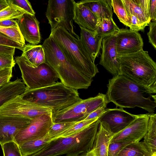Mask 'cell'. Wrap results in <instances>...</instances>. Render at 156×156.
<instances>
[{
  "mask_svg": "<svg viewBox=\"0 0 156 156\" xmlns=\"http://www.w3.org/2000/svg\"><path fill=\"white\" fill-rule=\"evenodd\" d=\"M0 45L15 48L22 51L25 45L17 43L0 32Z\"/></svg>",
  "mask_w": 156,
  "mask_h": 156,
  "instance_id": "37",
  "label": "cell"
},
{
  "mask_svg": "<svg viewBox=\"0 0 156 156\" xmlns=\"http://www.w3.org/2000/svg\"><path fill=\"white\" fill-rule=\"evenodd\" d=\"M98 117L77 122L60 134L57 138L69 137L74 135L98 119ZM56 138V139H57Z\"/></svg>",
  "mask_w": 156,
  "mask_h": 156,
  "instance_id": "31",
  "label": "cell"
},
{
  "mask_svg": "<svg viewBox=\"0 0 156 156\" xmlns=\"http://www.w3.org/2000/svg\"><path fill=\"white\" fill-rule=\"evenodd\" d=\"M149 30L147 33L149 42L156 49V21L150 22L148 25Z\"/></svg>",
  "mask_w": 156,
  "mask_h": 156,
  "instance_id": "40",
  "label": "cell"
},
{
  "mask_svg": "<svg viewBox=\"0 0 156 156\" xmlns=\"http://www.w3.org/2000/svg\"><path fill=\"white\" fill-rule=\"evenodd\" d=\"M9 5L7 0H0V11Z\"/></svg>",
  "mask_w": 156,
  "mask_h": 156,
  "instance_id": "46",
  "label": "cell"
},
{
  "mask_svg": "<svg viewBox=\"0 0 156 156\" xmlns=\"http://www.w3.org/2000/svg\"><path fill=\"white\" fill-rule=\"evenodd\" d=\"M18 27L24 39L29 43L37 45L41 42L39 22L35 15L24 13L17 20Z\"/></svg>",
  "mask_w": 156,
  "mask_h": 156,
  "instance_id": "17",
  "label": "cell"
},
{
  "mask_svg": "<svg viewBox=\"0 0 156 156\" xmlns=\"http://www.w3.org/2000/svg\"><path fill=\"white\" fill-rule=\"evenodd\" d=\"M144 142L152 156H156V114L149 113L147 130Z\"/></svg>",
  "mask_w": 156,
  "mask_h": 156,
  "instance_id": "25",
  "label": "cell"
},
{
  "mask_svg": "<svg viewBox=\"0 0 156 156\" xmlns=\"http://www.w3.org/2000/svg\"><path fill=\"white\" fill-rule=\"evenodd\" d=\"M106 94L99 93L95 97L82 99L66 108L52 112L53 123L71 122L83 120L91 112L109 103Z\"/></svg>",
  "mask_w": 156,
  "mask_h": 156,
  "instance_id": "8",
  "label": "cell"
},
{
  "mask_svg": "<svg viewBox=\"0 0 156 156\" xmlns=\"http://www.w3.org/2000/svg\"><path fill=\"white\" fill-rule=\"evenodd\" d=\"M15 48L13 47L0 45V53L14 55Z\"/></svg>",
  "mask_w": 156,
  "mask_h": 156,
  "instance_id": "45",
  "label": "cell"
},
{
  "mask_svg": "<svg viewBox=\"0 0 156 156\" xmlns=\"http://www.w3.org/2000/svg\"><path fill=\"white\" fill-rule=\"evenodd\" d=\"M32 119L0 114V144L14 141L18 133L27 126Z\"/></svg>",
  "mask_w": 156,
  "mask_h": 156,
  "instance_id": "16",
  "label": "cell"
},
{
  "mask_svg": "<svg viewBox=\"0 0 156 156\" xmlns=\"http://www.w3.org/2000/svg\"><path fill=\"white\" fill-rule=\"evenodd\" d=\"M76 123L71 122L53 123L50 128L47 134L51 141L57 138L60 134Z\"/></svg>",
  "mask_w": 156,
  "mask_h": 156,
  "instance_id": "33",
  "label": "cell"
},
{
  "mask_svg": "<svg viewBox=\"0 0 156 156\" xmlns=\"http://www.w3.org/2000/svg\"><path fill=\"white\" fill-rule=\"evenodd\" d=\"M76 2L73 0H49L46 16L50 25L51 30L61 27L77 39H80L74 30V10Z\"/></svg>",
  "mask_w": 156,
  "mask_h": 156,
  "instance_id": "9",
  "label": "cell"
},
{
  "mask_svg": "<svg viewBox=\"0 0 156 156\" xmlns=\"http://www.w3.org/2000/svg\"><path fill=\"white\" fill-rule=\"evenodd\" d=\"M126 10L146 26L151 22L149 15L150 0H122Z\"/></svg>",
  "mask_w": 156,
  "mask_h": 156,
  "instance_id": "21",
  "label": "cell"
},
{
  "mask_svg": "<svg viewBox=\"0 0 156 156\" xmlns=\"http://www.w3.org/2000/svg\"><path fill=\"white\" fill-rule=\"evenodd\" d=\"M42 45L46 62L55 70L65 86L77 90L87 89L90 86L92 79L82 73L67 60L51 35Z\"/></svg>",
  "mask_w": 156,
  "mask_h": 156,
  "instance_id": "3",
  "label": "cell"
},
{
  "mask_svg": "<svg viewBox=\"0 0 156 156\" xmlns=\"http://www.w3.org/2000/svg\"><path fill=\"white\" fill-rule=\"evenodd\" d=\"M1 146L4 156H22L19 145L14 141L6 143Z\"/></svg>",
  "mask_w": 156,
  "mask_h": 156,
  "instance_id": "34",
  "label": "cell"
},
{
  "mask_svg": "<svg viewBox=\"0 0 156 156\" xmlns=\"http://www.w3.org/2000/svg\"><path fill=\"white\" fill-rule=\"evenodd\" d=\"M149 15L151 20L156 21V0L150 1Z\"/></svg>",
  "mask_w": 156,
  "mask_h": 156,
  "instance_id": "44",
  "label": "cell"
},
{
  "mask_svg": "<svg viewBox=\"0 0 156 156\" xmlns=\"http://www.w3.org/2000/svg\"><path fill=\"white\" fill-rule=\"evenodd\" d=\"M74 21L80 27L94 31L100 22L88 8L78 2L75 5Z\"/></svg>",
  "mask_w": 156,
  "mask_h": 156,
  "instance_id": "19",
  "label": "cell"
},
{
  "mask_svg": "<svg viewBox=\"0 0 156 156\" xmlns=\"http://www.w3.org/2000/svg\"><path fill=\"white\" fill-rule=\"evenodd\" d=\"M0 27H18L17 20L8 19L0 21Z\"/></svg>",
  "mask_w": 156,
  "mask_h": 156,
  "instance_id": "43",
  "label": "cell"
},
{
  "mask_svg": "<svg viewBox=\"0 0 156 156\" xmlns=\"http://www.w3.org/2000/svg\"><path fill=\"white\" fill-rule=\"evenodd\" d=\"M13 68L0 69V86L10 81L12 77Z\"/></svg>",
  "mask_w": 156,
  "mask_h": 156,
  "instance_id": "41",
  "label": "cell"
},
{
  "mask_svg": "<svg viewBox=\"0 0 156 156\" xmlns=\"http://www.w3.org/2000/svg\"><path fill=\"white\" fill-rule=\"evenodd\" d=\"M119 29L113 18H105L100 21L94 31L98 36L103 38L117 33Z\"/></svg>",
  "mask_w": 156,
  "mask_h": 156,
  "instance_id": "28",
  "label": "cell"
},
{
  "mask_svg": "<svg viewBox=\"0 0 156 156\" xmlns=\"http://www.w3.org/2000/svg\"><path fill=\"white\" fill-rule=\"evenodd\" d=\"M106 96L110 102L120 108H134L137 107L154 113L156 98L147 89L123 75L109 80Z\"/></svg>",
  "mask_w": 156,
  "mask_h": 156,
  "instance_id": "1",
  "label": "cell"
},
{
  "mask_svg": "<svg viewBox=\"0 0 156 156\" xmlns=\"http://www.w3.org/2000/svg\"><path fill=\"white\" fill-rule=\"evenodd\" d=\"M12 4L22 9L26 12L35 15L30 2L27 0H9Z\"/></svg>",
  "mask_w": 156,
  "mask_h": 156,
  "instance_id": "38",
  "label": "cell"
},
{
  "mask_svg": "<svg viewBox=\"0 0 156 156\" xmlns=\"http://www.w3.org/2000/svg\"><path fill=\"white\" fill-rule=\"evenodd\" d=\"M115 46L117 55L136 52L143 49V39L138 32L119 29L116 33Z\"/></svg>",
  "mask_w": 156,
  "mask_h": 156,
  "instance_id": "15",
  "label": "cell"
},
{
  "mask_svg": "<svg viewBox=\"0 0 156 156\" xmlns=\"http://www.w3.org/2000/svg\"><path fill=\"white\" fill-rule=\"evenodd\" d=\"M131 143H132L126 142L110 143L108 149V156H117L124 147Z\"/></svg>",
  "mask_w": 156,
  "mask_h": 156,
  "instance_id": "36",
  "label": "cell"
},
{
  "mask_svg": "<svg viewBox=\"0 0 156 156\" xmlns=\"http://www.w3.org/2000/svg\"><path fill=\"white\" fill-rule=\"evenodd\" d=\"M22 55L32 66L37 67L46 62L44 48L42 45H25Z\"/></svg>",
  "mask_w": 156,
  "mask_h": 156,
  "instance_id": "24",
  "label": "cell"
},
{
  "mask_svg": "<svg viewBox=\"0 0 156 156\" xmlns=\"http://www.w3.org/2000/svg\"><path fill=\"white\" fill-rule=\"evenodd\" d=\"M117 156H152L143 141L132 143L124 147Z\"/></svg>",
  "mask_w": 156,
  "mask_h": 156,
  "instance_id": "27",
  "label": "cell"
},
{
  "mask_svg": "<svg viewBox=\"0 0 156 156\" xmlns=\"http://www.w3.org/2000/svg\"><path fill=\"white\" fill-rule=\"evenodd\" d=\"M51 35L67 60L77 69L92 79L99 72L80 39H77L61 27L51 30Z\"/></svg>",
  "mask_w": 156,
  "mask_h": 156,
  "instance_id": "6",
  "label": "cell"
},
{
  "mask_svg": "<svg viewBox=\"0 0 156 156\" xmlns=\"http://www.w3.org/2000/svg\"><path fill=\"white\" fill-rule=\"evenodd\" d=\"M51 110L30 102L19 95L0 108V114L33 119Z\"/></svg>",
  "mask_w": 156,
  "mask_h": 156,
  "instance_id": "10",
  "label": "cell"
},
{
  "mask_svg": "<svg viewBox=\"0 0 156 156\" xmlns=\"http://www.w3.org/2000/svg\"><path fill=\"white\" fill-rule=\"evenodd\" d=\"M149 116V113L138 115L137 117L125 128L114 134L110 143L140 142L147 133Z\"/></svg>",
  "mask_w": 156,
  "mask_h": 156,
  "instance_id": "12",
  "label": "cell"
},
{
  "mask_svg": "<svg viewBox=\"0 0 156 156\" xmlns=\"http://www.w3.org/2000/svg\"><path fill=\"white\" fill-rule=\"evenodd\" d=\"M114 134L107 125L99 122L92 149L82 154L83 156H108V146Z\"/></svg>",
  "mask_w": 156,
  "mask_h": 156,
  "instance_id": "18",
  "label": "cell"
},
{
  "mask_svg": "<svg viewBox=\"0 0 156 156\" xmlns=\"http://www.w3.org/2000/svg\"><path fill=\"white\" fill-rule=\"evenodd\" d=\"M26 87L22 80L17 78L0 86V108L24 92Z\"/></svg>",
  "mask_w": 156,
  "mask_h": 156,
  "instance_id": "22",
  "label": "cell"
},
{
  "mask_svg": "<svg viewBox=\"0 0 156 156\" xmlns=\"http://www.w3.org/2000/svg\"><path fill=\"white\" fill-rule=\"evenodd\" d=\"M14 60L20 69L23 81L27 89H36L50 86L59 79L55 70L46 62L35 67L22 55L16 57Z\"/></svg>",
  "mask_w": 156,
  "mask_h": 156,
  "instance_id": "7",
  "label": "cell"
},
{
  "mask_svg": "<svg viewBox=\"0 0 156 156\" xmlns=\"http://www.w3.org/2000/svg\"><path fill=\"white\" fill-rule=\"evenodd\" d=\"M115 39L116 33L103 38L99 62L114 76L122 75L120 64L117 59Z\"/></svg>",
  "mask_w": 156,
  "mask_h": 156,
  "instance_id": "14",
  "label": "cell"
},
{
  "mask_svg": "<svg viewBox=\"0 0 156 156\" xmlns=\"http://www.w3.org/2000/svg\"><path fill=\"white\" fill-rule=\"evenodd\" d=\"M111 2L113 11L120 22L126 26L129 27L131 25L130 20L122 0H111Z\"/></svg>",
  "mask_w": 156,
  "mask_h": 156,
  "instance_id": "30",
  "label": "cell"
},
{
  "mask_svg": "<svg viewBox=\"0 0 156 156\" xmlns=\"http://www.w3.org/2000/svg\"><path fill=\"white\" fill-rule=\"evenodd\" d=\"M14 54L0 53V69L13 68L16 62L13 58Z\"/></svg>",
  "mask_w": 156,
  "mask_h": 156,
  "instance_id": "35",
  "label": "cell"
},
{
  "mask_svg": "<svg viewBox=\"0 0 156 156\" xmlns=\"http://www.w3.org/2000/svg\"><path fill=\"white\" fill-rule=\"evenodd\" d=\"M51 141L47 134L44 136L19 145L22 156H28L39 151Z\"/></svg>",
  "mask_w": 156,
  "mask_h": 156,
  "instance_id": "26",
  "label": "cell"
},
{
  "mask_svg": "<svg viewBox=\"0 0 156 156\" xmlns=\"http://www.w3.org/2000/svg\"><path fill=\"white\" fill-rule=\"evenodd\" d=\"M9 5L0 11V21L8 19H18L27 13L21 8L7 0Z\"/></svg>",
  "mask_w": 156,
  "mask_h": 156,
  "instance_id": "29",
  "label": "cell"
},
{
  "mask_svg": "<svg viewBox=\"0 0 156 156\" xmlns=\"http://www.w3.org/2000/svg\"><path fill=\"white\" fill-rule=\"evenodd\" d=\"M80 39L85 49L93 62L98 57L101 48L103 38L95 32L80 27Z\"/></svg>",
  "mask_w": 156,
  "mask_h": 156,
  "instance_id": "20",
  "label": "cell"
},
{
  "mask_svg": "<svg viewBox=\"0 0 156 156\" xmlns=\"http://www.w3.org/2000/svg\"><path fill=\"white\" fill-rule=\"evenodd\" d=\"M99 124L98 119L79 133L53 140L38 151L28 156H78L87 152L93 147Z\"/></svg>",
  "mask_w": 156,
  "mask_h": 156,
  "instance_id": "2",
  "label": "cell"
},
{
  "mask_svg": "<svg viewBox=\"0 0 156 156\" xmlns=\"http://www.w3.org/2000/svg\"><path fill=\"white\" fill-rule=\"evenodd\" d=\"M78 2L88 8L100 21L103 19L113 18L111 0H85Z\"/></svg>",
  "mask_w": 156,
  "mask_h": 156,
  "instance_id": "23",
  "label": "cell"
},
{
  "mask_svg": "<svg viewBox=\"0 0 156 156\" xmlns=\"http://www.w3.org/2000/svg\"><path fill=\"white\" fill-rule=\"evenodd\" d=\"M122 108H106L98 118L99 122L107 125L114 134L122 130L137 117Z\"/></svg>",
  "mask_w": 156,
  "mask_h": 156,
  "instance_id": "13",
  "label": "cell"
},
{
  "mask_svg": "<svg viewBox=\"0 0 156 156\" xmlns=\"http://www.w3.org/2000/svg\"><path fill=\"white\" fill-rule=\"evenodd\" d=\"M20 95L30 102L51 109L52 112L65 109L83 99L77 90L66 86L61 82L38 89L26 88Z\"/></svg>",
  "mask_w": 156,
  "mask_h": 156,
  "instance_id": "5",
  "label": "cell"
},
{
  "mask_svg": "<svg viewBox=\"0 0 156 156\" xmlns=\"http://www.w3.org/2000/svg\"><path fill=\"white\" fill-rule=\"evenodd\" d=\"M123 75L148 90L156 93V63L148 52L137 51L117 55Z\"/></svg>",
  "mask_w": 156,
  "mask_h": 156,
  "instance_id": "4",
  "label": "cell"
},
{
  "mask_svg": "<svg viewBox=\"0 0 156 156\" xmlns=\"http://www.w3.org/2000/svg\"><path fill=\"white\" fill-rule=\"evenodd\" d=\"M126 11L131 21L129 29L138 32L140 31H144L145 28L147 26L134 16L129 13L127 11Z\"/></svg>",
  "mask_w": 156,
  "mask_h": 156,
  "instance_id": "39",
  "label": "cell"
},
{
  "mask_svg": "<svg viewBox=\"0 0 156 156\" xmlns=\"http://www.w3.org/2000/svg\"><path fill=\"white\" fill-rule=\"evenodd\" d=\"M53 123L52 112L40 115L32 119L30 124L16 135L14 141L20 145L43 137Z\"/></svg>",
  "mask_w": 156,
  "mask_h": 156,
  "instance_id": "11",
  "label": "cell"
},
{
  "mask_svg": "<svg viewBox=\"0 0 156 156\" xmlns=\"http://www.w3.org/2000/svg\"><path fill=\"white\" fill-rule=\"evenodd\" d=\"M78 156H83L82 154H81L80 155Z\"/></svg>",
  "mask_w": 156,
  "mask_h": 156,
  "instance_id": "47",
  "label": "cell"
},
{
  "mask_svg": "<svg viewBox=\"0 0 156 156\" xmlns=\"http://www.w3.org/2000/svg\"><path fill=\"white\" fill-rule=\"evenodd\" d=\"M107 105L101 106L90 113L84 120H88L99 117L105 111Z\"/></svg>",
  "mask_w": 156,
  "mask_h": 156,
  "instance_id": "42",
  "label": "cell"
},
{
  "mask_svg": "<svg viewBox=\"0 0 156 156\" xmlns=\"http://www.w3.org/2000/svg\"><path fill=\"white\" fill-rule=\"evenodd\" d=\"M0 32L13 41L25 45V40L23 37L19 27H0Z\"/></svg>",
  "mask_w": 156,
  "mask_h": 156,
  "instance_id": "32",
  "label": "cell"
}]
</instances>
